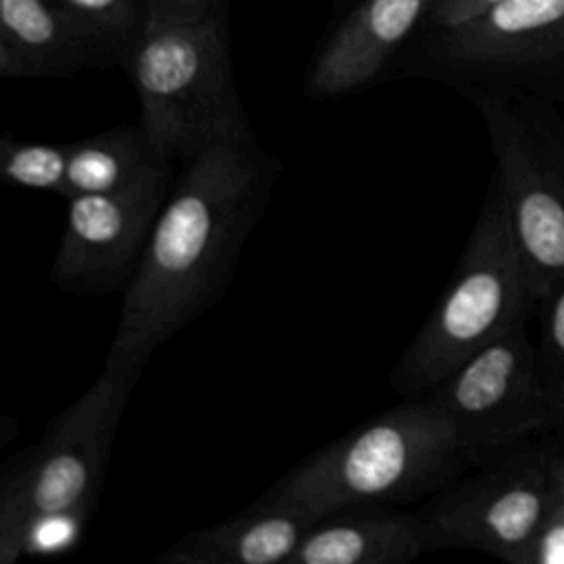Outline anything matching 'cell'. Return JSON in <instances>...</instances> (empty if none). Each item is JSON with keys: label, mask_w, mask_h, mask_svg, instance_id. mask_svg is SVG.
Here are the masks:
<instances>
[{"label": "cell", "mask_w": 564, "mask_h": 564, "mask_svg": "<svg viewBox=\"0 0 564 564\" xmlns=\"http://www.w3.org/2000/svg\"><path fill=\"white\" fill-rule=\"evenodd\" d=\"M273 178L275 161L256 143L216 145L187 161L123 289L104 368L139 377L148 357L214 302Z\"/></svg>", "instance_id": "6da1fadb"}, {"label": "cell", "mask_w": 564, "mask_h": 564, "mask_svg": "<svg viewBox=\"0 0 564 564\" xmlns=\"http://www.w3.org/2000/svg\"><path fill=\"white\" fill-rule=\"evenodd\" d=\"M139 377L104 368L0 482V562L75 544L104 487L108 456Z\"/></svg>", "instance_id": "7a4b0ae2"}, {"label": "cell", "mask_w": 564, "mask_h": 564, "mask_svg": "<svg viewBox=\"0 0 564 564\" xmlns=\"http://www.w3.org/2000/svg\"><path fill=\"white\" fill-rule=\"evenodd\" d=\"M123 64L139 97V123L170 161L256 143L234 82L225 2L200 18L150 13Z\"/></svg>", "instance_id": "3957f363"}, {"label": "cell", "mask_w": 564, "mask_h": 564, "mask_svg": "<svg viewBox=\"0 0 564 564\" xmlns=\"http://www.w3.org/2000/svg\"><path fill=\"white\" fill-rule=\"evenodd\" d=\"M463 458L447 412L427 392L306 456L262 496L315 518L355 505L403 502L443 485Z\"/></svg>", "instance_id": "277c9868"}, {"label": "cell", "mask_w": 564, "mask_h": 564, "mask_svg": "<svg viewBox=\"0 0 564 564\" xmlns=\"http://www.w3.org/2000/svg\"><path fill=\"white\" fill-rule=\"evenodd\" d=\"M529 302L522 260L496 185L445 295L401 355L392 386L403 394L434 390L465 359L520 324Z\"/></svg>", "instance_id": "5b68a950"}, {"label": "cell", "mask_w": 564, "mask_h": 564, "mask_svg": "<svg viewBox=\"0 0 564 564\" xmlns=\"http://www.w3.org/2000/svg\"><path fill=\"white\" fill-rule=\"evenodd\" d=\"M531 302L564 282V139L535 110L478 95Z\"/></svg>", "instance_id": "8992f818"}, {"label": "cell", "mask_w": 564, "mask_h": 564, "mask_svg": "<svg viewBox=\"0 0 564 564\" xmlns=\"http://www.w3.org/2000/svg\"><path fill=\"white\" fill-rule=\"evenodd\" d=\"M562 496V467L535 452L458 482L432 498L419 518L430 549H476L507 562H529Z\"/></svg>", "instance_id": "52a82bcc"}, {"label": "cell", "mask_w": 564, "mask_h": 564, "mask_svg": "<svg viewBox=\"0 0 564 564\" xmlns=\"http://www.w3.org/2000/svg\"><path fill=\"white\" fill-rule=\"evenodd\" d=\"M430 394L447 412L463 456L520 441L557 421V410L524 324L480 348Z\"/></svg>", "instance_id": "ba28073f"}, {"label": "cell", "mask_w": 564, "mask_h": 564, "mask_svg": "<svg viewBox=\"0 0 564 564\" xmlns=\"http://www.w3.org/2000/svg\"><path fill=\"white\" fill-rule=\"evenodd\" d=\"M167 183L161 178L115 194L70 196L51 280L75 295L126 289L167 200Z\"/></svg>", "instance_id": "9c48e42d"}, {"label": "cell", "mask_w": 564, "mask_h": 564, "mask_svg": "<svg viewBox=\"0 0 564 564\" xmlns=\"http://www.w3.org/2000/svg\"><path fill=\"white\" fill-rule=\"evenodd\" d=\"M436 59L478 70L531 68L564 57V0H505L430 42Z\"/></svg>", "instance_id": "30bf717a"}, {"label": "cell", "mask_w": 564, "mask_h": 564, "mask_svg": "<svg viewBox=\"0 0 564 564\" xmlns=\"http://www.w3.org/2000/svg\"><path fill=\"white\" fill-rule=\"evenodd\" d=\"M436 0H366L333 33L308 75V93L337 97L379 75Z\"/></svg>", "instance_id": "8fae6325"}, {"label": "cell", "mask_w": 564, "mask_h": 564, "mask_svg": "<svg viewBox=\"0 0 564 564\" xmlns=\"http://www.w3.org/2000/svg\"><path fill=\"white\" fill-rule=\"evenodd\" d=\"M317 518L260 496L240 513L189 531L156 560L161 564H289Z\"/></svg>", "instance_id": "7c38bea8"}, {"label": "cell", "mask_w": 564, "mask_h": 564, "mask_svg": "<svg viewBox=\"0 0 564 564\" xmlns=\"http://www.w3.org/2000/svg\"><path fill=\"white\" fill-rule=\"evenodd\" d=\"M427 549L419 513L355 505L319 516L289 564H403Z\"/></svg>", "instance_id": "4fadbf2b"}, {"label": "cell", "mask_w": 564, "mask_h": 564, "mask_svg": "<svg viewBox=\"0 0 564 564\" xmlns=\"http://www.w3.org/2000/svg\"><path fill=\"white\" fill-rule=\"evenodd\" d=\"M104 64L51 0H0V75L40 79Z\"/></svg>", "instance_id": "5bb4252c"}, {"label": "cell", "mask_w": 564, "mask_h": 564, "mask_svg": "<svg viewBox=\"0 0 564 564\" xmlns=\"http://www.w3.org/2000/svg\"><path fill=\"white\" fill-rule=\"evenodd\" d=\"M170 163L141 123L115 126L70 141L66 200L77 194H115L170 178Z\"/></svg>", "instance_id": "9a60e30c"}, {"label": "cell", "mask_w": 564, "mask_h": 564, "mask_svg": "<svg viewBox=\"0 0 564 564\" xmlns=\"http://www.w3.org/2000/svg\"><path fill=\"white\" fill-rule=\"evenodd\" d=\"M59 13L97 48L104 64L126 62L141 37L148 18V0H51Z\"/></svg>", "instance_id": "2e32d148"}, {"label": "cell", "mask_w": 564, "mask_h": 564, "mask_svg": "<svg viewBox=\"0 0 564 564\" xmlns=\"http://www.w3.org/2000/svg\"><path fill=\"white\" fill-rule=\"evenodd\" d=\"M68 156L70 141H24L7 132L0 139V181L66 198Z\"/></svg>", "instance_id": "e0dca14e"}, {"label": "cell", "mask_w": 564, "mask_h": 564, "mask_svg": "<svg viewBox=\"0 0 564 564\" xmlns=\"http://www.w3.org/2000/svg\"><path fill=\"white\" fill-rule=\"evenodd\" d=\"M542 302H546V319L540 366L553 397V390L564 381V282L557 284Z\"/></svg>", "instance_id": "ac0fdd59"}, {"label": "cell", "mask_w": 564, "mask_h": 564, "mask_svg": "<svg viewBox=\"0 0 564 564\" xmlns=\"http://www.w3.org/2000/svg\"><path fill=\"white\" fill-rule=\"evenodd\" d=\"M505 0H436L427 13V20L436 29L458 26Z\"/></svg>", "instance_id": "d6986e66"}, {"label": "cell", "mask_w": 564, "mask_h": 564, "mask_svg": "<svg viewBox=\"0 0 564 564\" xmlns=\"http://www.w3.org/2000/svg\"><path fill=\"white\" fill-rule=\"evenodd\" d=\"M225 0H148L150 13L170 15V18H200Z\"/></svg>", "instance_id": "ffe728a7"}, {"label": "cell", "mask_w": 564, "mask_h": 564, "mask_svg": "<svg viewBox=\"0 0 564 564\" xmlns=\"http://www.w3.org/2000/svg\"><path fill=\"white\" fill-rule=\"evenodd\" d=\"M553 403L557 410V421H564V381L553 390Z\"/></svg>", "instance_id": "44dd1931"}]
</instances>
